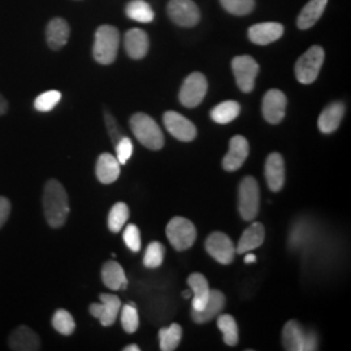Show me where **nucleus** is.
<instances>
[{"label":"nucleus","instance_id":"obj_8","mask_svg":"<svg viewBox=\"0 0 351 351\" xmlns=\"http://www.w3.org/2000/svg\"><path fill=\"white\" fill-rule=\"evenodd\" d=\"M207 80L206 77L199 73L194 72L186 77V80L182 84V88L180 90V101L186 108H195L199 106L206 94H207Z\"/></svg>","mask_w":351,"mask_h":351},{"label":"nucleus","instance_id":"obj_1","mask_svg":"<svg viewBox=\"0 0 351 351\" xmlns=\"http://www.w3.org/2000/svg\"><path fill=\"white\" fill-rule=\"evenodd\" d=\"M43 213L51 228H60L69 215V198L63 185L52 178L43 190Z\"/></svg>","mask_w":351,"mask_h":351},{"label":"nucleus","instance_id":"obj_43","mask_svg":"<svg viewBox=\"0 0 351 351\" xmlns=\"http://www.w3.org/2000/svg\"><path fill=\"white\" fill-rule=\"evenodd\" d=\"M256 261V256L252 254V252H249L246 256H245V263L251 264L254 263Z\"/></svg>","mask_w":351,"mask_h":351},{"label":"nucleus","instance_id":"obj_4","mask_svg":"<svg viewBox=\"0 0 351 351\" xmlns=\"http://www.w3.org/2000/svg\"><path fill=\"white\" fill-rule=\"evenodd\" d=\"M284 349L288 351L317 350V337L313 332H306L295 320L288 322L282 330Z\"/></svg>","mask_w":351,"mask_h":351},{"label":"nucleus","instance_id":"obj_28","mask_svg":"<svg viewBox=\"0 0 351 351\" xmlns=\"http://www.w3.org/2000/svg\"><path fill=\"white\" fill-rule=\"evenodd\" d=\"M241 112V106L237 101H226L217 104L211 111V119L215 123L226 125L237 119Z\"/></svg>","mask_w":351,"mask_h":351},{"label":"nucleus","instance_id":"obj_20","mask_svg":"<svg viewBox=\"0 0 351 351\" xmlns=\"http://www.w3.org/2000/svg\"><path fill=\"white\" fill-rule=\"evenodd\" d=\"M284 26L278 23H263L251 26L249 29V38L255 45L265 46L282 37Z\"/></svg>","mask_w":351,"mask_h":351},{"label":"nucleus","instance_id":"obj_31","mask_svg":"<svg viewBox=\"0 0 351 351\" xmlns=\"http://www.w3.org/2000/svg\"><path fill=\"white\" fill-rule=\"evenodd\" d=\"M217 326L224 335V342L228 346H236L239 343V328L232 315H219Z\"/></svg>","mask_w":351,"mask_h":351},{"label":"nucleus","instance_id":"obj_42","mask_svg":"<svg viewBox=\"0 0 351 351\" xmlns=\"http://www.w3.org/2000/svg\"><path fill=\"white\" fill-rule=\"evenodd\" d=\"M8 111V101H5V98L0 94V116L7 113Z\"/></svg>","mask_w":351,"mask_h":351},{"label":"nucleus","instance_id":"obj_7","mask_svg":"<svg viewBox=\"0 0 351 351\" xmlns=\"http://www.w3.org/2000/svg\"><path fill=\"white\" fill-rule=\"evenodd\" d=\"M167 239L177 251L190 249L197 239V229L194 224L185 217H173L167 226Z\"/></svg>","mask_w":351,"mask_h":351},{"label":"nucleus","instance_id":"obj_24","mask_svg":"<svg viewBox=\"0 0 351 351\" xmlns=\"http://www.w3.org/2000/svg\"><path fill=\"white\" fill-rule=\"evenodd\" d=\"M101 280L104 285L111 290H125L128 288V280L123 267L114 261L103 264Z\"/></svg>","mask_w":351,"mask_h":351},{"label":"nucleus","instance_id":"obj_26","mask_svg":"<svg viewBox=\"0 0 351 351\" xmlns=\"http://www.w3.org/2000/svg\"><path fill=\"white\" fill-rule=\"evenodd\" d=\"M265 237L263 224L261 223H252L241 236L236 252L245 254L258 249L262 246Z\"/></svg>","mask_w":351,"mask_h":351},{"label":"nucleus","instance_id":"obj_39","mask_svg":"<svg viewBox=\"0 0 351 351\" xmlns=\"http://www.w3.org/2000/svg\"><path fill=\"white\" fill-rule=\"evenodd\" d=\"M116 159L119 160V163L126 164L128 160L130 159L132 154H133V143L132 141L126 137H123L117 143H116Z\"/></svg>","mask_w":351,"mask_h":351},{"label":"nucleus","instance_id":"obj_22","mask_svg":"<svg viewBox=\"0 0 351 351\" xmlns=\"http://www.w3.org/2000/svg\"><path fill=\"white\" fill-rule=\"evenodd\" d=\"M343 114H345V104L343 103L335 101V103L329 104L319 116V121H317L319 129L326 134L333 133L335 130L339 129Z\"/></svg>","mask_w":351,"mask_h":351},{"label":"nucleus","instance_id":"obj_35","mask_svg":"<svg viewBox=\"0 0 351 351\" xmlns=\"http://www.w3.org/2000/svg\"><path fill=\"white\" fill-rule=\"evenodd\" d=\"M165 249L160 242H152L145 252L143 264L147 268H158L163 264Z\"/></svg>","mask_w":351,"mask_h":351},{"label":"nucleus","instance_id":"obj_13","mask_svg":"<svg viewBox=\"0 0 351 351\" xmlns=\"http://www.w3.org/2000/svg\"><path fill=\"white\" fill-rule=\"evenodd\" d=\"M163 121L167 130L178 141L190 142L197 137L195 125L180 113L168 111L164 113Z\"/></svg>","mask_w":351,"mask_h":351},{"label":"nucleus","instance_id":"obj_29","mask_svg":"<svg viewBox=\"0 0 351 351\" xmlns=\"http://www.w3.org/2000/svg\"><path fill=\"white\" fill-rule=\"evenodd\" d=\"M126 16L133 20L138 21L142 24H147L154 20V11L149 3L145 0H132L128 3L125 8Z\"/></svg>","mask_w":351,"mask_h":351},{"label":"nucleus","instance_id":"obj_45","mask_svg":"<svg viewBox=\"0 0 351 351\" xmlns=\"http://www.w3.org/2000/svg\"><path fill=\"white\" fill-rule=\"evenodd\" d=\"M184 297H185V298H190V297H191L190 290H185V291H184Z\"/></svg>","mask_w":351,"mask_h":351},{"label":"nucleus","instance_id":"obj_2","mask_svg":"<svg viewBox=\"0 0 351 351\" xmlns=\"http://www.w3.org/2000/svg\"><path fill=\"white\" fill-rule=\"evenodd\" d=\"M130 128L134 137L150 149L160 150L164 146V134L156 121L146 113H136L130 119Z\"/></svg>","mask_w":351,"mask_h":351},{"label":"nucleus","instance_id":"obj_15","mask_svg":"<svg viewBox=\"0 0 351 351\" xmlns=\"http://www.w3.org/2000/svg\"><path fill=\"white\" fill-rule=\"evenodd\" d=\"M250 146L247 139L242 136H234L229 142V151L223 159V167L228 172L239 169L249 156Z\"/></svg>","mask_w":351,"mask_h":351},{"label":"nucleus","instance_id":"obj_21","mask_svg":"<svg viewBox=\"0 0 351 351\" xmlns=\"http://www.w3.org/2000/svg\"><path fill=\"white\" fill-rule=\"evenodd\" d=\"M69 34H71V27L64 19L60 17L52 19L46 29V38H47L49 47L53 51L63 49L69 39Z\"/></svg>","mask_w":351,"mask_h":351},{"label":"nucleus","instance_id":"obj_37","mask_svg":"<svg viewBox=\"0 0 351 351\" xmlns=\"http://www.w3.org/2000/svg\"><path fill=\"white\" fill-rule=\"evenodd\" d=\"M220 3L226 12L236 16L249 14L255 7V0H220Z\"/></svg>","mask_w":351,"mask_h":351},{"label":"nucleus","instance_id":"obj_5","mask_svg":"<svg viewBox=\"0 0 351 351\" xmlns=\"http://www.w3.org/2000/svg\"><path fill=\"white\" fill-rule=\"evenodd\" d=\"M261 193L259 185L254 177H245L239 189V211L241 217L246 221H251L259 213Z\"/></svg>","mask_w":351,"mask_h":351},{"label":"nucleus","instance_id":"obj_16","mask_svg":"<svg viewBox=\"0 0 351 351\" xmlns=\"http://www.w3.org/2000/svg\"><path fill=\"white\" fill-rule=\"evenodd\" d=\"M264 175H265L268 188L272 191L277 193L284 188L285 163H284V158L278 152H274L267 158L265 167H264Z\"/></svg>","mask_w":351,"mask_h":351},{"label":"nucleus","instance_id":"obj_38","mask_svg":"<svg viewBox=\"0 0 351 351\" xmlns=\"http://www.w3.org/2000/svg\"><path fill=\"white\" fill-rule=\"evenodd\" d=\"M124 242L129 250L133 252H138L141 250V233L138 226L134 224H129L124 232Z\"/></svg>","mask_w":351,"mask_h":351},{"label":"nucleus","instance_id":"obj_10","mask_svg":"<svg viewBox=\"0 0 351 351\" xmlns=\"http://www.w3.org/2000/svg\"><path fill=\"white\" fill-rule=\"evenodd\" d=\"M167 11L171 20L177 25L191 27L201 20L199 8L193 0H171Z\"/></svg>","mask_w":351,"mask_h":351},{"label":"nucleus","instance_id":"obj_3","mask_svg":"<svg viewBox=\"0 0 351 351\" xmlns=\"http://www.w3.org/2000/svg\"><path fill=\"white\" fill-rule=\"evenodd\" d=\"M120 45V33L111 25H101L95 32L93 56L97 63L110 65L116 60Z\"/></svg>","mask_w":351,"mask_h":351},{"label":"nucleus","instance_id":"obj_27","mask_svg":"<svg viewBox=\"0 0 351 351\" xmlns=\"http://www.w3.org/2000/svg\"><path fill=\"white\" fill-rule=\"evenodd\" d=\"M328 0H310L303 8L298 16L297 25L302 30L310 29L319 21L322 14L326 10Z\"/></svg>","mask_w":351,"mask_h":351},{"label":"nucleus","instance_id":"obj_34","mask_svg":"<svg viewBox=\"0 0 351 351\" xmlns=\"http://www.w3.org/2000/svg\"><path fill=\"white\" fill-rule=\"evenodd\" d=\"M121 324L126 333L137 332L139 326L138 310L133 302L128 303L121 310Z\"/></svg>","mask_w":351,"mask_h":351},{"label":"nucleus","instance_id":"obj_25","mask_svg":"<svg viewBox=\"0 0 351 351\" xmlns=\"http://www.w3.org/2000/svg\"><path fill=\"white\" fill-rule=\"evenodd\" d=\"M188 284L191 291H193V307L191 310L201 311L202 308L206 306V303L210 298V291L211 289L208 287V282L206 277L202 274H191L188 278Z\"/></svg>","mask_w":351,"mask_h":351},{"label":"nucleus","instance_id":"obj_9","mask_svg":"<svg viewBox=\"0 0 351 351\" xmlns=\"http://www.w3.org/2000/svg\"><path fill=\"white\" fill-rule=\"evenodd\" d=\"M232 69L236 77L239 90L251 93L255 88V78L259 73V65L249 55L236 56L232 62Z\"/></svg>","mask_w":351,"mask_h":351},{"label":"nucleus","instance_id":"obj_12","mask_svg":"<svg viewBox=\"0 0 351 351\" xmlns=\"http://www.w3.org/2000/svg\"><path fill=\"white\" fill-rule=\"evenodd\" d=\"M101 303L90 304V314L97 317L103 326H113L121 308V301L113 294H101Z\"/></svg>","mask_w":351,"mask_h":351},{"label":"nucleus","instance_id":"obj_36","mask_svg":"<svg viewBox=\"0 0 351 351\" xmlns=\"http://www.w3.org/2000/svg\"><path fill=\"white\" fill-rule=\"evenodd\" d=\"M62 99V94L56 90L46 91L38 95L34 101V108L39 112H50Z\"/></svg>","mask_w":351,"mask_h":351},{"label":"nucleus","instance_id":"obj_19","mask_svg":"<svg viewBox=\"0 0 351 351\" xmlns=\"http://www.w3.org/2000/svg\"><path fill=\"white\" fill-rule=\"evenodd\" d=\"M124 47H125L126 53L132 59L139 60L145 58L146 53L149 52V47H150L149 37L141 29H130L125 33Z\"/></svg>","mask_w":351,"mask_h":351},{"label":"nucleus","instance_id":"obj_14","mask_svg":"<svg viewBox=\"0 0 351 351\" xmlns=\"http://www.w3.org/2000/svg\"><path fill=\"white\" fill-rule=\"evenodd\" d=\"M287 97L282 91L274 88L267 91L262 103L263 117L269 124H278L285 117Z\"/></svg>","mask_w":351,"mask_h":351},{"label":"nucleus","instance_id":"obj_18","mask_svg":"<svg viewBox=\"0 0 351 351\" xmlns=\"http://www.w3.org/2000/svg\"><path fill=\"white\" fill-rule=\"evenodd\" d=\"M226 307V295L219 290H211L210 298L201 311L191 310V317L197 324H204L211 322L213 317L223 311Z\"/></svg>","mask_w":351,"mask_h":351},{"label":"nucleus","instance_id":"obj_32","mask_svg":"<svg viewBox=\"0 0 351 351\" xmlns=\"http://www.w3.org/2000/svg\"><path fill=\"white\" fill-rule=\"evenodd\" d=\"M129 219V207L124 202H119L113 206L108 215V228L112 233H119Z\"/></svg>","mask_w":351,"mask_h":351},{"label":"nucleus","instance_id":"obj_40","mask_svg":"<svg viewBox=\"0 0 351 351\" xmlns=\"http://www.w3.org/2000/svg\"><path fill=\"white\" fill-rule=\"evenodd\" d=\"M104 121H106V126H107V132H108L110 137L112 139V143L116 146V143L124 137L123 132H121L120 126L117 124V121L114 120V117L108 111L104 112Z\"/></svg>","mask_w":351,"mask_h":351},{"label":"nucleus","instance_id":"obj_6","mask_svg":"<svg viewBox=\"0 0 351 351\" xmlns=\"http://www.w3.org/2000/svg\"><path fill=\"white\" fill-rule=\"evenodd\" d=\"M324 63V50L320 46H313L306 51L295 64V77L303 85L316 81L322 65Z\"/></svg>","mask_w":351,"mask_h":351},{"label":"nucleus","instance_id":"obj_30","mask_svg":"<svg viewBox=\"0 0 351 351\" xmlns=\"http://www.w3.org/2000/svg\"><path fill=\"white\" fill-rule=\"evenodd\" d=\"M182 339V328L178 324L162 328L159 330V339H160V349L163 351H173L177 349Z\"/></svg>","mask_w":351,"mask_h":351},{"label":"nucleus","instance_id":"obj_44","mask_svg":"<svg viewBox=\"0 0 351 351\" xmlns=\"http://www.w3.org/2000/svg\"><path fill=\"white\" fill-rule=\"evenodd\" d=\"M141 349H139L138 345H129V346H125L124 348V351H139Z\"/></svg>","mask_w":351,"mask_h":351},{"label":"nucleus","instance_id":"obj_33","mask_svg":"<svg viewBox=\"0 0 351 351\" xmlns=\"http://www.w3.org/2000/svg\"><path fill=\"white\" fill-rule=\"evenodd\" d=\"M52 326L60 335L71 336L75 330V319L66 310H58L52 317Z\"/></svg>","mask_w":351,"mask_h":351},{"label":"nucleus","instance_id":"obj_17","mask_svg":"<svg viewBox=\"0 0 351 351\" xmlns=\"http://www.w3.org/2000/svg\"><path fill=\"white\" fill-rule=\"evenodd\" d=\"M8 346L14 351H37L40 349V339L29 326H17L8 339Z\"/></svg>","mask_w":351,"mask_h":351},{"label":"nucleus","instance_id":"obj_11","mask_svg":"<svg viewBox=\"0 0 351 351\" xmlns=\"http://www.w3.org/2000/svg\"><path fill=\"white\" fill-rule=\"evenodd\" d=\"M206 250L220 264H230L234 259L236 249L226 233L215 232L206 239Z\"/></svg>","mask_w":351,"mask_h":351},{"label":"nucleus","instance_id":"obj_41","mask_svg":"<svg viewBox=\"0 0 351 351\" xmlns=\"http://www.w3.org/2000/svg\"><path fill=\"white\" fill-rule=\"evenodd\" d=\"M11 213V202L5 197H0V229L7 223Z\"/></svg>","mask_w":351,"mask_h":351},{"label":"nucleus","instance_id":"obj_23","mask_svg":"<svg viewBox=\"0 0 351 351\" xmlns=\"http://www.w3.org/2000/svg\"><path fill=\"white\" fill-rule=\"evenodd\" d=\"M120 165L121 164L119 163V160L111 154H101L95 167V173L98 180L106 185L112 184L120 176Z\"/></svg>","mask_w":351,"mask_h":351}]
</instances>
